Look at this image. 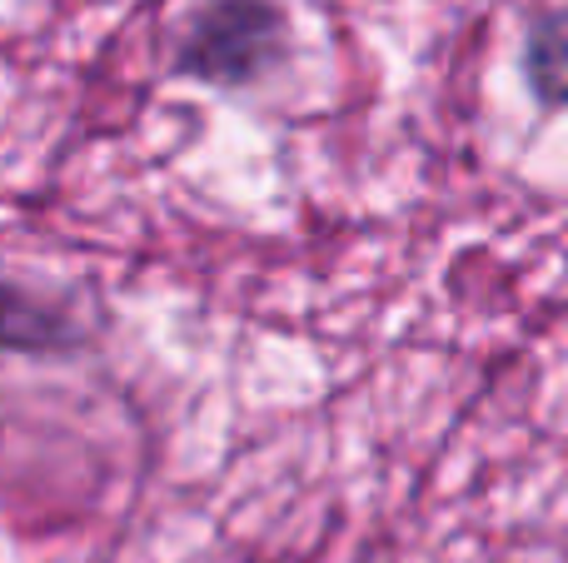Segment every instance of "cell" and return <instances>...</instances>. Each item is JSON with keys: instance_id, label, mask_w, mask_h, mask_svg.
Wrapping results in <instances>:
<instances>
[{"instance_id": "2", "label": "cell", "mask_w": 568, "mask_h": 563, "mask_svg": "<svg viewBox=\"0 0 568 563\" xmlns=\"http://www.w3.org/2000/svg\"><path fill=\"white\" fill-rule=\"evenodd\" d=\"M524 75L544 105H568V10L544 16L524 45Z\"/></svg>"}, {"instance_id": "1", "label": "cell", "mask_w": 568, "mask_h": 563, "mask_svg": "<svg viewBox=\"0 0 568 563\" xmlns=\"http://www.w3.org/2000/svg\"><path fill=\"white\" fill-rule=\"evenodd\" d=\"M284 50V20L270 0H205L180 40V65L210 85H250Z\"/></svg>"}]
</instances>
